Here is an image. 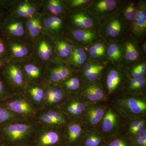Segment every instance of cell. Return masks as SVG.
Here are the masks:
<instances>
[{
  "instance_id": "obj_1",
  "label": "cell",
  "mask_w": 146,
  "mask_h": 146,
  "mask_svg": "<svg viewBox=\"0 0 146 146\" xmlns=\"http://www.w3.org/2000/svg\"><path fill=\"white\" fill-rule=\"evenodd\" d=\"M39 125L32 120L19 119L0 126L3 146L27 145L31 143Z\"/></svg>"
},
{
  "instance_id": "obj_2",
  "label": "cell",
  "mask_w": 146,
  "mask_h": 146,
  "mask_svg": "<svg viewBox=\"0 0 146 146\" xmlns=\"http://www.w3.org/2000/svg\"><path fill=\"white\" fill-rule=\"evenodd\" d=\"M33 58L47 66L58 58L56 52L55 39L43 33L33 43Z\"/></svg>"
},
{
  "instance_id": "obj_3",
  "label": "cell",
  "mask_w": 146,
  "mask_h": 146,
  "mask_svg": "<svg viewBox=\"0 0 146 146\" xmlns=\"http://www.w3.org/2000/svg\"><path fill=\"white\" fill-rule=\"evenodd\" d=\"M2 103L24 119H33L38 111L23 92L16 93Z\"/></svg>"
},
{
  "instance_id": "obj_4",
  "label": "cell",
  "mask_w": 146,
  "mask_h": 146,
  "mask_svg": "<svg viewBox=\"0 0 146 146\" xmlns=\"http://www.w3.org/2000/svg\"><path fill=\"white\" fill-rule=\"evenodd\" d=\"M26 20L8 14L0 26V32L8 39L30 42L28 39Z\"/></svg>"
},
{
  "instance_id": "obj_5",
  "label": "cell",
  "mask_w": 146,
  "mask_h": 146,
  "mask_svg": "<svg viewBox=\"0 0 146 146\" xmlns=\"http://www.w3.org/2000/svg\"><path fill=\"white\" fill-rule=\"evenodd\" d=\"M2 76L16 93L23 92L28 83L21 64L18 62L9 61L5 67Z\"/></svg>"
},
{
  "instance_id": "obj_6",
  "label": "cell",
  "mask_w": 146,
  "mask_h": 146,
  "mask_svg": "<svg viewBox=\"0 0 146 146\" xmlns=\"http://www.w3.org/2000/svg\"><path fill=\"white\" fill-rule=\"evenodd\" d=\"M9 61L24 63L33 59V44L29 41L9 39Z\"/></svg>"
},
{
  "instance_id": "obj_7",
  "label": "cell",
  "mask_w": 146,
  "mask_h": 146,
  "mask_svg": "<svg viewBox=\"0 0 146 146\" xmlns=\"http://www.w3.org/2000/svg\"><path fill=\"white\" fill-rule=\"evenodd\" d=\"M72 74L70 67L65 61L57 58L47 66V84L60 85Z\"/></svg>"
},
{
  "instance_id": "obj_8",
  "label": "cell",
  "mask_w": 146,
  "mask_h": 146,
  "mask_svg": "<svg viewBox=\"0 0 146 146\" xmlns=\"http://www.w3.org/2000/svg\"><path fill=\"white\" fill-rule=\"evenodd\" d=\"M21 64L28 83L46 84V66L33 58Z\"/></svg>"
},
{
  "instance_id": "obj_9",
  "label": "cell",
  "mask_w": 146,
  "mask_h": 146,
  "mask_svg": "<svg viewBox=\"0 0 146 146\" xmlns=\"http://www.w3.org/2000/svg\"><path fill=\"white\" fill-rule=\"evenodd\" d=\"M61 127L39 125L32 143L35 146H53L61 139Z\"/></svg>"
},
{
  "instance_id": "obj_10",
  "label": "cell",
  "mask_w": 146,
  "mask_h": 146,
  "mask_svg": "<svg viewBox=\"0 0 146 146\" xmlns=\"http://www.w3.org/2000/svg\"><path fill=\"white\" fill-rule=\"evenodd\" d=\"M45 84L28 83L23 92L37 110L43 108Z\"/></svg>"
},
{
  "instance_id": "obj_11",
  "label": "cell",
  "mask_w": 146,
  "mask_h": 146,
  "mask_svg": "<svg viewBox=\"0 0 146 146\" xmlns=\"http://www.w3.org/2000/svg\"><path fill=\"white\" fill-rule=\"evenodd\" d=\"M41 14L65 18L69 11L65 1L61 0H42Z\"/></svg>"
},
{
  "instance_id": "obj_12",
  "label": "cell",
  "mask_w": 146,
  "mask_h": 146,
  "mask_svg": "<svg viewBox=\"0 0 146 146\" xmlns=\"http://www.w3.org/2000/svg\"><path fill=\"white\" fill-rule=\"evenodd\" d=\"M63 36L71 42L80 44H89L98 38L96 34L93 32L80 29H72L66 27Z\"/></svg>"
},
{
  "instance_id": "obj_13",
  "label": "cell",
  "mask_w": 146,
  "mask_h": 146,
  "mask_svg": "<svg viewBox=\"0 0 146 146\" xmlns=\"http://www.w3.org/2000/svg\"><path fill=\"white\" fill-rule=\"evenodd\" d=\"M72 42L64 36L55 39L56 52L58 58L63 60L69 58L72 50Z\"/></svg>"
},
{
  "instance_id": "obj_14",
  "label": "cell",
  "mask_w": 146,
  "mask_h": 146,
  "mask_svg": "<svg viewBox=\"0 0 146 146\" xmlns=\"http://www.w3.org/2000/svg\"><path fill=\"white\" fill-rule=\"evenodd\" d=\"M45 86L52 96L51 100L48 108H56V106L60 104L65 99V91L60 85L46 83Z\"/></svg>"
},
{
  "instance_id": "obj_15",
  "label": "cell",
  "mask_w": 146,
  "mask_h": 146,
  "mask_svg": "<svg viewBox=\"0 0 146 146\" xmlns=\"http://www.w3.org/2000/svg\"><path fill=\"white\" fill-rule=\"evenodd\" d=\"M117 5V2L114 0H102L95 3L92 9L98 14H105L113 10Z\"/></svg>"
},
{
  "instance_id": "obj_16",
  "label": "cell",
  "mask_w": 146,
  "mask_h": 146,
  "mask_svg": "<svg viewBox=\"0 0 146 146\" xmlns=\"http://www.w3.org/2000/svg\"><path fill=\"white\" fill-rule=\"evenodd\" d=\"M19 119H24L15 115L2 103H0V126Z\"/></svg>"
},
{
  "instance_id": "obj_17",
  "label": "cell",
  "mask_w": 146,
  "mask_h": 146,
  "mask_svg": "<svg viewBox=\"0 0 146 146\" xmlns=\"http://www.w3.org/2000/svg\"><path fill=\"white\" fill-rule=\"evenodd\" d=\"M16 93L2 76L0 77V103L5 101Z\"/></svg>"
},
{
  "instance_id": "obj_18",
  "label": "cell",
  "mask_w": 146,
  "mask_h": 146,
  "mask_svg": "<svg viewBox=\"0 0 146 146\" xmlns=\"http://www.w3.org/2000/svg\"><path fill=\"white\" fill-rule=\"evenodd\" d=\"M65 127V133L70 143H73L79 137L81 132V127L76 123H71L67 125Z\"/></svg>"
},
{
  "instance_id": "obj_19",
  "label": "cell",
  "mask_w": 146,
  "mask_h": 146,
  "mask_svg": "<svg viewBox=\"0 0 146 146\" xmlns=\"http://www.w3.org/2000/svg\"><path fill=\"white\" fill-rule=\"evenodd\" d=\"M127 104L131 111L139 114L145 111L146 104L143 101L134 98H131L128 100Z\"/></svg>"
},
{
  "instance_id": "obj_20",
  "label": "cell",
  "mask_w": 146,
  "mask_h": 146,
  "mask_svg": "<svg viewBox=\"0 0 146 146\" xmlns=\"http://www.w3.org/2000/svg\"><path fill=\"white\" fill-rule=\"evenodd\" d=\"M121 81L120 74L116 70H112L108 76L107 86L110 92H112L117 89Z\"/></svg>"
},
{
  "instance_id": "obj_21",
  "label": "cell",
  "mask_w": 146,
  "mask_h": 146,
  "mask_svg": "<svg viewBox=\"0 0 146 146\" xmlns=\"http://www.w3.org/2000/svg\"><path fill=\"white\" fill-rule=\"evenodd\" d=\"M116 122V116L111 110L106 113L104 119L102 129L105 132H108L112 130Z\"/></svg>"
},
{
  "instance_id": "obj_22",
  "label": "cell",
  "mask_w": 146,
  "mask_h": 146,
  "mask_svg": "<svg viewBox=\"0 0 146 146\" xmlns=\"http://www.w3.org/2000/svg\"><path fill=\"white\" fill-rule=\"evenodd\" d=\"M133 23V30L137 33L145 31L146 28V12L144 11H140L138 16L134 20Z\"/></svg>"
},
{
  "instance_id": "obj_23",
  "label": "cell",
  "mask_w": 146,
  "mask_h": 146,
  "mask_svg": "<svg viewBox=\"0 0 146 146\" xmlns=\"http://www.w3.org/2000/svg\"><path fill=\"white\" fill-rule=\"evenodd\" d=\"M42 7V0H30L29 5L25 10L29 17H32L36 14L41 13Z\"/></svg>"
},
{
  "instance_id": "obj_24",
  "label": "cell",
  "mask_w": 146,
  "mask_h": 146,
  "mask_svg": "<svg viewBox=\"0 0 146 146\" xmlns=\"http://www.w3.org/2000/svg\"><path fill=\"white\" fill-rule=\"evenodd\" d=\"M108 54L112 61L119 62L122 57V52L121 47L117 44H112L108 49Z\"/></svg>"
},
{
  "instance_id": "obj_25",
  "label": "cell",
  "mask_w": 146,
  "mask_h": 146,
  "mask_svg": "<svg viewBox=\"0 0 146 146\" xmlns=\"http://www.w3.org/2000/svg\"><path fill=\"white\" fill-rule=\"evenodd\" d=\"M104 114L103 110L99 108H95L89 109L87 112V117L92 124L96 125L99 122Z\"/></svg>"
},
{
  "instance_id": "obj_26",
  "label": "cell",
  "mask_w": 146,
  "mask_h": 146,
  "mask_svg": "<svg viewBox=\"0 0 146 146\" xmlns=\"http://www.w3.org/2000/svg\"><path fill=\"white\" fill-rule=\"evenodd\" d=\"M0 60H9L8 40L0 32Z\"/></svg>"
},
{
  "instance_id": "obj_27",
  "label": "cell",
  "mask_w": 146,
  "mask_h": 146,
  "mask_svg": "<svg viewBox=\"0 0 146 146\" xmlns=\"http://www.w3.org/2000/svg\"><path fill=\"white\" fill-rule=\"evenodd\" d=\"M77 18L80 20L83 23L84 28H90L94 26V22L93 20L89 17L88 15L79 11H74L73 10H70Z\"/></svg>"
},
{
  "instance_id": "obj_28",
  "label": "cell",
  "mask_w": 146,
  "mask_h": 146,
  "mask_svg": "<svg viewBox=\"0 0 146 146\" xmlns=\"http://www.w3.org/2000/svg\"><path fill=\"white\" fill-rule=\"evenodd\" d=\"M138 11L132 3L127 7L124 14L125 17L129 21H134L138 16Z\"/></svg>"
},
{
  "instance_id": "obj_29",
  "label": "cell",
  "mask_w": 146,
  "mask_h": 146,
  "mask_svg": "<svg viewBox=\"0 0 146 146\" xmlns=\"http://www.w3.org/2000/svg\"><path fill=\"white\" fill-rule=\"evenodd\" d=\"M122 24L117 19H115V25L112 29V31L109 35L112 37H116L118 36L121 31Z\"/></svg>"
},
{
  "instance_id": "obj_30",
  "label": "cell",
  "mask_w": 146,
  "mask_h": 146,
  "mask_svg": "<svg viewBox=\"0 0 146 146\" xmlns=\"http://www.w3.org/2000/svg\"><path fill=\"white\" fill-rule=\"evenodd\" d=\"M103 67L101 66L96 70L91 72L84 73L85 76L89 80L91 81H95L98 78L100 72L102 70Z\"/></svg>"
},
{
  "instance_id": "obj_31",
  "label": "cell",
  "mask_w": 146,
  "mask_h": 146,
  "mask_svg": "<svg viewBox=\"0 0 146 146\" xmlns=\"http://www.w3.org/2000/svg\"><path fill=\"white\" fill-rule=\"evenodd\" d=\"M100 143V139L98 136H92L86 139L85 144L87 146H97Z\"/></svg>"
},
{
  "instance_id": "obj_32",
  "label": "cell",
  "mask_w": 146,
  "mask_h": 146,
  "mask_svg": "<svg viewBox=\"0 0 146 146\" xmlns=\"http://www.w3.org/2000/svg\"><path fill=\"white\" fill-rule=\"evenodd\" d=\"M67 104L70 105L72 107L75 108L81 113L84 110V108H85V106L83 104L78 102L72 101L69 102Z\"/></svg>"
},
{
  "instance_id": "obj_33",
  "label": "cell",
  "mask_w": 146,
  "mask_h": 146,
  "mask_svg": "<svg viewBox=\"0 0 146 146\" xmlns=\"http://www.w3.org/2000/svg\"><path fill=\"white\" fill-rule=\"evenodd\" d=\"M89 87L94 91L99 100L102 99L103 98L104 93L101 89L96 86H91Z\"/></svg>"
},
{
  "instance_id": "obj_34",
  "label": "cell",
  "mask_w": 146,
  "mask_h": 146,
  "mask_svg": "<svg viewBox=\"0 0 146 146\" xmlns=\"http://www.w3.org/2000/svg\"><path fill=\"white\" fill-rule=\"evenodd\" d=\"M86 94L87 98L89 100L93 101L98 100L96 94L94 93V91L90 88V87H88L86 90Z\"/></svg>"
},
{
  "instance_id": "obj_35",
  "label": "cell",
  "mask_w": 146,
  "mask_h": 146,
  "mask_svg": "<svg viewBox=\"0 0 146 146\" xmlns=\"http://www.w3.org/2000/svg\"><path fill=\"white\" fill-rule=\"evenodd\" d=\"M129 46V48H130L131 52V54L134 60H136L138 57V53L136 49V48L134 46L133 44H131L130 42H128Z\"/></svg>"
},
{
  "instance_id": "obj_36",
  "label": "cell",
  "mask_w": 146,
  "mask_h": 146,
  "mask_svg": "<svg viewBox=\"0 0 146 146\" xmlns=\"http://www.w3.org/2000/svg\"><path fill=\"white\" fill-rule=\"evenodd\" d=\"M145 85V80L144 78H138L137 83L136 85L134 86L133 89H141L143 88Z\"/></svg>"
},
{
  "instance_id": "obj_37",
  "label": "cell",
  "mask_w": 146,
  "mask_h": 146,
  "mask_svg": "<svg viewBox=\"0 0 146 146\" xmlns=\"http://www.w3.org/2000/svg\"><path fill=\"white\" fill-rule=\"evenodd\" d=\"M8 15V13L7 10L0 7V26Z\"/></svg>"
},
{
  "instance_id": "obj_38",
  "label": "cell",
  "mask_w": 146,
  "mask_h": 146,
  "mask_svg": "<svg viewBox=\"0 0 146 146\" xmlns=\"http://www.w3.org/2000/svg\"><path fill=\"white\" fill-rule=\"evenodd\" d=\"M115 20H113V21H111V22L108 23L107 26H106V32L108 35H109L110 33H111L114 25H115Z\"/></svg>"
},
{
  "instance_id": "obj_39",
  "label": "cell",
  "mask_w": 146,
  "mask_h": 146,
  "mask_svg": "<svg viewBox=\"0 0 146 146\" xmlns=\"http://www.w3.org/2000/svg\"><path fill=\"white\" fill-rule=\"evenodd\" d=\"M108 146H127L123 141L120 140H115L112 142Z\"/></svg>"
},
{
  "instance_id": "obj_40",
  "label": "cell",
  "mask_w": 146,
  "mask_h": 146,
  "mask_svg": "<svg viewBox=\"0 0 146 146\" xmlns=\"http://www.w3.org/2000/svg\"><path fill=\"white\" fill-rule=\"evenodd\" d=\"M137 143L139 145L142 146H146V136L145 135L144 136L138 137L137 140Z\"/></svg>"
},
{
  "instance_id": "obj_41",
  "label": "cell",
  "mask_w": 146,
  "mask_h": 146,
  "mask_svg": "<svg viewBox=\"0 0 146 146\" xmlns=\"http://www.w3.org/2000/svg\"><path fill=\"white\" fill-rule=\"evenodd\" d=\"M9 60H0V77L2 76V73L5 67Z\"/></svg>"
},
{
  "instance_id": "obj_42",
  "label": "cell",
  "mask_w": 146,
  "mask_h": 146,
  "mask_svg": "<svg viewBox=\"0 0 146 146\" xmlns=\"http://www.w3.org/2000/svg\"><path fill=\"white\" fill-rule=\"evenodd\" d=\"M144 126H145V123H144V122L143 121H142L140 123V124L137 127L135 128V129H133V130H131V133L133 134H135L136 132L140 130V129H142V128L144 127Z\"/></svg>"
},
{
  "instance_id": "obj_43",
  "label": "cell",
  "mask_w": 146,
  "mask_h": 146,
  "mask_svg": "<svg viewBox=\"0 0 146 146\" xmlns=\"http://www.w3.org/2000/svg\"><path fill=\"white\" fill-rule=\"evenodd\" d=\"M99 65H91V64H89L86 65L85 68V72H89L95 70L96 68L98 67Z\"/></svg>"
},
{
  "instance_id": "obj_44",
  "label": "cell",
  "mask_w": 146,
  "mask_h": 146,
  "mask_svg": "<svg viewBox=\"0 0 146 146\" xmlns=\"http://www.w3.org/2000/svg\"><path fill=\"white\" fill-rule=\"evenodd\" d=\"M141 121H139V120L138 121V120H137V121H135L132 123L131 124V125H130V131H131V130H133L134 129H135V128L137 127L140 124V123L141 122Z\"/></svg>"
},
{
  "instance_id": "obj_45",
  "label": "cell",
  "mask_w": 146,
  "mask_h": 146,
  "mask_svg": "<svg viewBox=\"0 0 146 146\" xmlns=\"http://www.w3.org/2000/svg\"><path fill=\"white\" fill-rule=\"evenodd\" d=\"M135 134L137 135V136L139 137L144 136L146 134V129L145 127L142 128V129H140V130L136 132Z\"/></svg>"
},
{
  "instance_id": "obj_46",
  "label": "cell",
  "mask_w": 146,
  "mask_h": 146,
  "mask_svg": "<svg viewBox=\"0 0 146 146\" xmlns=\"http://www.w3.org/2000/svg\"><path fill=\"white\" fill-rule=\"evenodd\" d=\"M104 52H98L94 53L91 54L90 55L91 57L93 58L99 57V56H102L104 54Z\"/></svg>"
},
{
  "instance_id": "obj_47",
  "label": "cell",
  "mask_w": 146,
  "mask_h": 146,
  "mask_svg": "<svg viewBox=\"0 0 146 146\" xmlns=\"http://www.w3.org/2000/svg\"><path fill=\"white\" fill-rule=\"evenodd\" d=\"M98 52H104V51H103L97 49L94 46H91L89 50V53H90V54Z\"/></svg>"
},
{
  "instance_id": "obj_48",
  "label": "cell",
  "mask_w": 146,
  "mask_h": 146,
  "mask_svg": "<svg viewBox=\"0 0 146 146\" xmlns=\"http://www.w3.org/2000/svg\"><path fill=\"white\" fill-rule=\"evenodd\" d=\"M94 46L97 49L103 51H105L104 46L102 44H100V43H98V44L94 45Z\"/></svg>"
},
{
  "instance_id": "obj_49",
  "label": "cell",
  "mask_w": 146,
  "mask_h": 146,
  "mask_svg": "<svg viewBox=\"0 0 146 146\" xmlns=\"http://www.w3.org/2000/svg\"><path fill=\"white\" fill-rule=\"evenodd\" d=\"M137 79L138 78H133L131 80L130 87L131 89H134V86L136 85L137 83Z\"/></svg>"
},
{
  "instance_id": "obj_50",
  "label": "cell",
  "mask_w": 146,
  "mask_h": 146,
  "mask_svg": "<svg viewBox=\"0 0 146 146\" xmlns=\"http://www.w3.org/2000/svg\"><path fill=\"white\" fill-rule=\"evenodd\" d=\"M138 68H139V70L141 71V72H145L146 70V65L145 64H142L138 65Z\"/></svg>"
},
{
  "instance_id": "obj_51",
  "label": "cell",
  "mask_w": 146,
  "mask_h": 146,
  "mask_svg": "<svg viewBox=\"0 0 146 146\" xmlns=\"http://www.w3.org/2000/svg\"><path fill=\"white\" fill-rule=\"evenodd\" d=\"M7 0H0V7L5 9L6 3Z\"/></svg>"
},
{
  "instance_id": "obj_52",
  "label": "cell",
  "mask_w": 146,
  "mask_h": 146,
  "mask_svg": "<svg viewBox=\"0 0 146 146\" xmlns=\"http://www.w3.org/2000/svg\"><path fill=\"white\" fill-rule=\"evenodd\" d=\"M143 49H144V50L145 51V52H146V43H145V44H144V46H143Z\"/></svg>"
},
{
  "instance_id": "obj_53",
  "label": "cell",
  "mask_w": 146,
  "mask_h": 146,
  "mask_svg": "<svg viewBox=\"0 0 146 146\" xmlns=\"http://www.w3.org/2000/svg\"><path fill=\"white\" fill-rule=\"evenodd\" d=\"M0 146H3L2 145L1 142V138H0Z\"/></svg>"
}]
</instances>
